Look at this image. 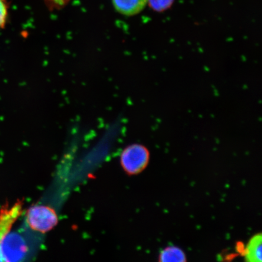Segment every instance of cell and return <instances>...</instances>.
<instances>
[{
    "label": "cell",
    "mask_w": 262,
    "mask_h": 262,
    "mask_svg": "<svg viewBox=\"0 0 262 262\" xmlns=\"http://www.w3.org/2000/svg\"><path fill=\"white\" fill-rule=\"evenodd\" d=\"M22 211V204L16 203L11 207H6L0 212V243L5 235L10 232L13 225L17 220ZM0 261H3L0 253Z\"/></svg>",
    "instance_id": "277c9868"
},
{
    "label": "cell",
    "mask_w": 262,
    "mask_h": 262,
    "mask_svg": "<svg viewBox=\"0 0 262 262\" xmlns=\"http://www.w3.org/2000/svg\"><path fill=\"white\" fill-rule=\"evenodd\" d=\"M159 260L161 262H184L187 259L185 252L181 248L170 246L160 252Z\"/></svg>",
    "instance_id": "52a82bcc"
},
{
    "label": "cell",
    "mask_w": 262,
    "mask_h": 262,
    "mask_svg": "<svg viewBox=\"0 0 262 262\" xmlns=\"http://www.w3.org/2000/svg\"><path fill=\"white\" fill-rule=\"evenodd\" d=\"M26 221L32 230L46 233L56 226L58 216L54 209L45 205H37L29 209Z\"/></svg>",
    "instance_id": "7a4b0ae2"
},
{
    "label": "cell",
    "mask_w": 262,
    "mask_h": 262,
    "mask_svg": "<svg viewBox=\"0 0 262 262\" xmlns=\"http://www.w3.org/2000/svg\"><path fill=\"white\" fill-rule=\"evenodd\" d=\"M9 8L8 0H0V30L5 29L7 24Z\"/></svg>",
    "instance_id": "9c48e42d"
},
{
    "label": "cell",
    "mask_w": 262,
    "mask_h": 262,
    "mask_svg": "<svg viewBox=\"0 0 262 262\" xmlns=\"http://www.w3.org/2000/svg\"><path fill=\"white\" fill-rule=\"evenodd\" d=\"M244 257L248 262H261L262 260V236L257 234L252 237L246 247Z\"/></svg>",
    "instance_id": "8992f818"
},
{
    "label": "cell",
    "mask_w": 262,
    "mask_h": 262,
    "mask_svg": "<svg viewBox=\"0 0 262 262\" xmlns=\"http://www.w3.org/2000/svg\"><path fill=\"white\" fill-rule=\"evenodd\" d=\"M115 9L120 14L133 16L145 8L147 0H112Z\"/></svg>",
    "instance_id": "5b68a950"
},
{
    "label": "cell",
    "mask_w": 262,
    "mask_h": 262,
    "mask_svg": "<svg viewBox=\"0 0 262 262\" xmlns=\"http://www.w3.org/2000/svg\"><path fill=\"white\" fill-rule=\"evenodd\" d=\"M174 0H147L150 7L157 12L165 11L171 7Z\"/></svg>",
    "instance_id": "ba28073f"
},
{
    "label": "cell",
    "mask_w": 262,
    "mask_h": 262,
    "mask_svg": "<svg viewBox=\"0 0 262 262\" xmlns=\"http://www.w3.org/2000/svg\"><path fill=\"white\" fill-rule=\"evenodd\" d=\"M150 159L149 150L145 146L134 144L126 147L121 155V165L128 175H137L145 170Z\"/></svg>",
    "instance_id": "6da1fadb"
},
{
    "label": "cell",
    "mask_w": 262,
    "mask_h": 262,
    "mask_svg": "<svg viewBox=\"0 0 262 262\" xmlns=\"http://www.w3.org/2000/svg\"><path fill=\"white\" fill-rule=\"evenodd\" d=\"M26 247L18 234L9 232L0 243V253L3 261H18L25 257Z\"/></svg>",
    "instance_id": "3957f363"
},
{
    "label": "cell",
    "mask_w": 262,
    "mask_h": 262,
    "mask_svg": "<svg viewBox=\"0 0 262 262\" xmlns=\"http://www.w3.org/2000/svg\"><path fill=\"white\" fill-rule=\"evenodd\" d=\"M49 7L54 9H61L68 4L71 0H44Z\"/></svg>",
    "instance_id": "30bf717a"
}]
</instances>
